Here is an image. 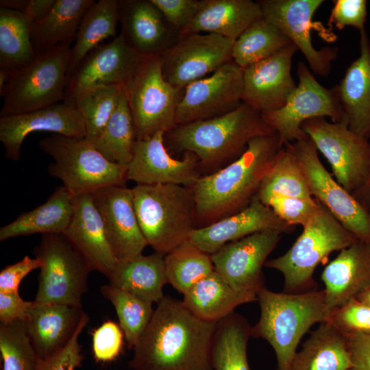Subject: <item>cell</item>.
<instances>
[{
    "mask_svg": "<svg viewBox=\"0 0 370 370\" xmlns=\"http://www.w3.org/2000/svg\"><path fill=\"white\" fill-rule=\"evenodd\" d=\"M121 34L143 57L160 56L178 42L181 34L172 27L151 0H119Z\"/></svg>",
    "mask_w": 370,
    "mask_h": 370,
    "instance_id": "23",
    "label": "cell"
},
{
    "mask_svg": "<svg viewBox=\"0 0 370 370\" xmlns=\"http://www.w3.org/2000/svg\"><path fill=\"white\" fill-rule=\"evenodd\" d=\"M356 299L370 306V286L360 293Z\"/></svg>",
    "mask_w": 370,
    "mask_h": 370,
    "instance_id": "57",
    "label": "cell"
},
{
    "mask_svg": "<svg viewBox=\"0 0 370 370\" xmlns=\"http://www.w3.org/2000/svg\"><path fill=\"white\" fill-rule=\"evenodd\" d=\"M297 69L298 84L285 104L280 109L261 112L264 121L284 144L307 136L301 128L306 120L329 117L336 123L344 116L336 85L329 89L323 86L303 62H298Z\"/></svg>",
    "mask_w": 370,
    "mask_h": 370,
    "instance_id": "12",
    "label": "cell"
},
{
    "mask_svg": "<svg viewBox=\"0 0 370 370\" xmlns=\"http://www.w3.org/2000/svg\"><path fill=\"white\" fill-rule=\"evenodd\" d=\"M328 25H334L339 30L352 27L359 32L365 29L367 16L366 0H334Z\"/></svg>",
    "mask_w": 370,
    "mask_h": 370,
    "instance_id": "49",
    "label": "cell"
},
{
    "mask_svg": "<svg viewBox=\"0 0 370 370\" xmlns=\"http://www.w3.org/2000/svg\"><path fill=\"white\" fill-rule=\"evenodd\" d=\"M328 321L345 335H369L370 306L354 298L332 310Z\"/></svg>",
    "mask_w": 370,
    "mask_h": 370,
    "instance_id": "45",
    "label": "cell"
},
{
    "mask_svg": "<svg viewBox=\"0 0 370 370\" xmlns=\"http://www.w3.org/2000/svg\"><path fill=\"white\" fill-rule=\"evenodd\" d=\"M347 335L328 321L319 324L297 352L290 370H351Z\"/></svg>",
    "mask_w": 370,
    "mask_h": 370,
    "instance_id": "31",
    "label": "cell"
},
{
    "mask_svg": "<svg viewBox=\"0 0 370 370\" xmlns=\"http://www.w3.org/2000/svg\"><path fill=\"white\" fill-rule=\"evenodd\" d=\"M291 42L280 29L262 17L254 22L234 41L232 60L244 69L272 56Z\"/></svg>",
    "mask_w": 370,
    "mask_h": 370,
    "instance_id": "40",
    "label": "cell"
},
{
    "mask_svg": "<svg viewBox=\"0 0 370 370\" xmlns=\"http://www.w3.org/2000/svg\"><path fill=\"white\" fill-rule=\"evenodd\" d=\"M45 131L71 138H85L83 118L77 108L64 102L36 110L0 117V141L5 157L18 161L21 148L29 134Z\"/></svg>",
    "mask_w": 370,
    "mask_h": 370,
    "instance_id": "21",
    "label": "cell"
},
{
    "mask_svg": "<svg viewBox=\"0 0 370 370\" xmlns=\"http://www.w3.org/2000/svg\"><path fill=\"white\" fill-rule=\"evenodd\" d=\"M352 195L370 217V174L365 183Z\"/></svg>",
    "mask_w": 370,
    "mask_h": 370,
    "instance_id": "55",
    "label": "cell"
},
{
    "mask_svg": "<svg viewBox=\"0 0 370 370\" xmlns=\"http://www.w3.org/2000/svg\"><path fill=\"white\" fill-rule=\"evenodd\" d=\"M352 361L351 370H370V334L347 335Z\"/></svg>",
    "mask_w": 370,
    "mask_h": 370,
    "instance_id": "53",
    "label": "cell"
},
{
    "mask_svg": "<svg viewBox=\"0 0 370 370\" xmlns=\"http://www.w3.org/2000/svg\"><path fill=\"white\" fill-rule=\"evenodd\" d=\"M69 43L37 54L29 64L10 73L0 92V117L25 113L64 101L71 60Z\"/></svg>",
    "mask_w": 370,
    "mask_h": 370,
    "instance_id": "7",
    "label": "cell"
},
{
    "mask_svg": "<svg viewBox=\"0 0 370 370\" xmlns=\"http://www.w3.org/2000/svg\"><path fill=\"white\" fill-rule=\"evenodd\" d=\"M261 18L262 14L258 1L201 0L197 14L181 35L205 32L236 40Z\"/></svg>",
    "mask_w": 370,
    "mask_h": 370,
    "instance_id": "29",
    "label": "cell"
},
{
    "mask_svg": "<svg viewBox=\"0 0 370 370\" xmlns=\"http://www.w3.org/2000/svg\"><path fill=\"white\" fill-rule=\"evenodd\" d=\"M301 130L330 164L336 182L352 193L370 174V142L351 131L344 116L340 122L325 117L305 121Z\"/></svg>",
    "mask_w": 370,
    "mask_h": 370,
    "instance_id": "11",
    "label": "cell"
},
{
    "mask_svg": "<svg viewBox=\"0 0 370 370\" xmlns=\"http://www.w3.org/2000/svg\"><path fill=\"white\" fill-rule=\"evenodd\" d=\"M164 256L154 252L118 261L107 277L109 284L158 304L164 297L163 287L168 283Z\"/></svg>",
    "mask_w": 370,
    "mask_h": 370,
    "instance_id": "32",
    "label": "cell"
},
{
    "mask_svg": "<svg viewBox=\"0 0 370 370\" xmlns=\"http://www.w3.org/2000/svg\"><path fill=\"white\" fill-rule=\"evenodd\" d=\"M182 302L197 318L217 323L234 312L240 305L252 301L233 290L214 271L183 294Z\"/></svg>",
    "mask_w": 370,
    "mask_h": 370,
    "instance_id": "33",
    "label": "cell"
},
{
    "mask_svg": "<svg viewBox=\"0 0 370 370\" xmlns=\"http://www.w3.org/2000/svg\"><path fill=\"white\" fill-rule=\"evenodd\" d=\"M92 352L98 362H109L117 358L123 350L125 337L119 324L105 321L92 333Z\"/></svg>",
    "mask_w": 370,
    "mask_h": 370,
    "instance_id": "47",
    "label": "cell"
},
{
    "mask_svg": "<svg viewBox=\"0 0 370 370\" xmlns=\"http://www.w3.org/2000/svg\"><path fill=\"white\" fill-rule=\"evenodd\" d=\"M100 291L114 306L127 345L133 348L151 320L153 304L110 284L103 285Z\"/></svg>",
    "mask_w": 370,
    "mask_h": 370,
    "instance_id": "42",
    "label": "cell"
},
{
    "mask_svg": "<svg viewBox=\"0 0 370 370\" xmlns=\"http://www.w3.org/2000/svg\"><path fill=\"white\" fill-rule=\"evenodd\" d=\"M86 314L82 307L34 301L26 323L38 358H48L66 347Z\"/></svg>",
    "mask_w": 370,
    "mask_h": 370,
    "instance_id": "26",
    "label": "cell"
},
{
    "mask_svg": "<svg viewBox=\"0 0 370 370\" xmlns=\"http://www.w3.org/2000/svg\"><path fill=\"white\" fill-rule=\"evenodd\" d=\"M298 51L293 42L243 69L242 102L260 112L282 108L296 87L292 60Z\"/></svg>",
    "mask_w": 370,
    "mask_h": 370,
    "instance_id": "20",
    "label": "cell"
},
{
    "mask_svg": "<svg viewBox=\"0 0 370 370\" xmlns=\"http://www.w3.org/2000/svg\"><path fill=\"white\" fill-rule=\"evenodd\" d=\"M262 17L276 25L304 56L313 73L326 77L336 60L337 47L312 45V28L317 27L312 18L323 0H259Z\"/></svg>",
    "mask_w": 370,
    "mask_h": 370,
    "instance_id": "18",
    "label": "cell"
},
{
    "mask_svg": "<svg viewBox=\"0 0 370 370\" xmlns=\"http://www.w3.org/2000/svg\"><path fill=\"white\" fill-rule=\"evenodd\" d=\"M73 211L74 195L63 186H58L44 204L1 227L0 241L34 234H64Z\"/></svg>",
    "mask_w": 370,
    "mask_h": 370,
    "instance_id": "30",
    "label": "cell"
},
{
    "mask_svg": "<svg viewBox=\"0 0 370 370\" xmlns=\"http://www.w3.org/2000/svg\"><path fill=\"white\" fill-rule=\"evenodd\" d=\"M234 41L214 34L181 35L177 42L160 56L164 79L184 89L232 60Z\"/></svg>",
    "mask_w": 370,
    "mask_h": 370,
    "instance_id": "15",
    "label": "cell"
},
{
    "mask_svg": "<svg viewBox=\"0 0 370 370\" xmlns=\"http://www.w3.org/2000/svg\"><path fill=\"white\" fill-rule=\"evenodd\" d=\"M42 260L25 256L20 261L6 266L0 272V292H18L21 281L32 271L40 269Z\"/></svg>",
    "mask_w": 370,
    "mask_h": 370,
    "instance_id": "51",
    "label": "cell"
},
{
    "mask_svg": "<svg viewBox=\"0 0 370 370\" xmlns=\"http://www.w3.org/2000/svg\"><path fill=\"white\" fill-rule=\"evenodd\" d=\"M251 326L233 312L217 323L212 347L213 370H250L247 348Z\"/></svg>",
    "mask_w": 370,
    "mask_h": 370,
    "instance_id": "35",
    "label": "cell"
},
{
    "mask_svg": "<svg viewBox=\"0 0 370 370\" xmlns=\"http://www.w3.org/2000/svg\"><path fill=\"white\" fill-rule=\"evenodd\" d=\"M256 197L267 206L276 197L313 198L304 171L288 143L262 180Z\"/></svg>",
    "mask_w": 370,
    "mask_h": 370,
    "instance_id": "37",
    "label": "cell"
},
{
    "mask_svg": "<svg viewBox=\"0 0 370 370\" xmlns=\"http://www.w3.org/2000/svg\"><path fill=\"white\" fill-rule=\"evenodd\" d=\"M257 301L260 316L251 327V336L266 340L273 347L277 360L275 370H290L302 336L314 324L329 319L324 290L292 294L264 287Z\"/></svg>",
    "mask_w": 370,
    "mask_h": 370,
    "instance_id": "3",
    "label": "cell"
},
{
    "mask_svg": "<svg viewBox=\"0 0 370 370\" xmlns=\"http://www.w3.org/2000/svg\"><path fill=\"white\" fill-rule=\"evenodd\" d=\"M10 73L5 69H0V92L7 83Z\"/></svg>",
    "mask_w": 370,
    "mask_h": 370,
    "instance_id": "58",
    "label": "cell"
},
{
    "mask_svg": "<svg viewBox=\"0 0 370 370\" xmlns=\"http://www.w3.org/2000/svg\"><path fill=\"white\" fill-rule=\"evenodd\" d=\"M168 23L182 34L197 14L201 0H151Z\"/></svg>",
    "mask_w": 370,
    "mask_h": 370,
    "instance_id": "50",
    "label": "cell"
},
{
    "mask_svg": "<svg viewBox=\"0 0 370 370\" xmlns=\"http://www.w3.org/2000/svg\"><path fill=\"white\" fill-rule=\"evenodd\" d=\"M299 160L312 197L324 206L357 240L370 241V217L321 163L311 139L288 143Z\"/></svg>",
    "mask_w": 370,
    "mask_h": 370,
    "instance_id": "13",
    "label": "cell"
},
{
    "mask_svg": "<svg viewBox=\"0 0 370 370\" xmlns=\"http://www.w3.org/2000/svg\"><path fill=\"white\" fill-rule=\"evenodd\" d=\"M243 69L231 60L184 88L176 112V126L234 110L243 103Z\"/></svg>",
    "mask_w": 370,
    "mask_h": 370,
    "instance_id": "16",
    "label": "cell"
},
{
    "mask_svg": "<svg viewBox=\"0 0 370 370\" xmlns=\"http://www.w3.org/2000/svg\"><path fill=\"white\" fill-rule=\"evenodd\" d=\"M123 91V86L119 85L99 86L85 90L74 99L72 105L83 118L85 139L88 141L93 142L101 134L119 104Z\"/></svg>",
    "mask_w": 370,
    "mask_h": 370,
    "instance_id": "43",
    "label": "cell"
},
{
    "mask_svg": "<svg viewBox=\"0 0 370 370\" xmlns=\"http://www.w3.org/2000/svg\"><path fill=\"white\" fill-rule=\"evenodd\" d=\"M119 22L117 0H99L88 8L82 19L75 43L71 50L69 75L101 41L116 37Z\"/></svg>",
    "mask_w": 370,
    "mask_h": 370,
    "instance_id": "36",
    "label": "cell"
},
{
    "mask_svg": "<svg viewBox=\"0 0 370 370\" xmlns=\"http://www.w3.org/2000/svg\"><path fill=\"white\" fill-rule=\"evenodd\" d=\"M132 189L141 232L156 253L165 256L188 241L197 228L192 188L163 184H136Z\"/></svg>",
    "mask_w": 370,
    "mask_h": 370,
    "instance_id": "5",
    "label": "cell"
},
{
    "mask_svg": "<svg viewBox=\"0 0 370 370\" xmlns=\"http://www.w3.org/2000/svg\"><path fill=\"white\" fill-rule=\"evenodd\" d=\"M284 145L275 132L256 136L236 160L214 173L201 176L192 187L200 227L247 207L257 195Z\"/></svg>",
    "mask_w": 370,
    "mask_h": 370,
    "instance_id": "2",
    "label": "cell"
},
{
    "mask_svg": "<svg viewBox=\"0 0 370 370\" xmlns=\"http://www.w3.org/2000/svg\"><path fill=\"white\" fill-rule=\"evenodd\" d=\"M42 262L34 301L82 307L91 271L64 234H42L34 251Z\"/></svg>",
    "mask_w": 370,
    "mask_h": 370,
    "instance_id": "10",
    "label": "cell"
},
{
    "mask_svg": "<svg viewBox=\"0 0 370 370\" xmlns=\"http://www.w3.org/2000/svg\"><path fill=\"white\" fill-rule=\"evenodd\" d=\"M3 370H35L38 358L27 334L26 320L0 324Z\"/></svg>",
    "mask_w": 370,
    "mask_h": 370,
    "instance_id": "44",
    "label": "cell"
},
{
    "mask_svg": "<svg viewBox=\"0 0 370 370\" xmlns=\"http://www.w3.org/2000/svg\"><path fill=\"white\" fill-rule=\"evenodd\" d=\"M64 234L91 271H97L107 278L114 269L118 261L92 193L74 196L73 214Z\"/></svg>",
    "mask_w": 370,
    "mask_h": 370,
    "instance_id": "25",
    "label": "cell"
},
{
    "mask_svg": "<svg viewBox=\"0 0 370 370\" xmlns=\"http://www.w3.org/2000/svg\"><path fill=\"white\" fill-rule=\"evenodd\" d=\"M168 283L184 294L214 271L211 256L189 241L164 256Z\"/></svg>",
    "mask_w": 370,
    "mask_h": 370,
    "instance_id": "41",
    "label": "cell"
},
{
    "mask_svg": "<svg viewBox=\"0 0 370 370\" xmlns=\"http://www.w3.org/2000/svg\"><path fill=\"white\" fill-rule=\"evenodd\" d=\"M32 23L22 12L0 7V69L12 73L35 58Z\"/></svg>",
    "mask_w": 370,
    "mask_h": 370,
    "instance_id": "38",
    "label": "cell"
},
{
    "mask_svg": "<svg viewBox=\"0 0 370 370\" xmlns=\"http://www.w3.org/2000/svg\"><path fill=\"white\" fill-rule=\"evenodd\" d=\"M133 117L136 140L176 127V112L184 90L166 82L160 56L144 57L123 86Z\"/></svg>",
    "mask_w": 370,
    "mask_h": 370,
    "instance_id": "9",
    "label": "cell"
},
{
    "mask_svg": "<svg viewBox=\"0 0 370 370\" xmlns=\"http://www.w3.org/2000/svg\"><path fill=\"white\" fill-rule=\"evenodd\" d=\"M33 304L23 300L18 292H0V324L26 320Z\"/></svg>",
    "mask_w": 370,
    "mask_h": 370,
    "instance_id": "52",
    "label": "cell"
},
{
    "mask_svg": "<svg viewBox=\"0 0 370 370\" xmlns=\"http://www.w3.org/2000/svg\"><path fill=\"white\" fill-rule=\"evenodd\" d=\"M312 219L291 247L283 255L267 260L264 266L281 272L286 293L317 289L313 273L317 266L334 251H341L357 239L319 201Z\"/></svg>",
    "mask_w": 370,
    "mask_h": 370,
    "instance_id": "6",
    "label": "cell"
},
{
    "mask_svg": "<svg viewBox=\"0 0 370 370\" xmlns=\"http://www.w3.org/2000/svg\"><path fill=\"white\" fill-rule=\"evenodd\" d=\"M292 226L280 219L256 196L242 210L191 233L188 241L212 255L225 245L264 231L288 232Z\"/></svg>",
    "mask_w": 370,
    "mask_h": 370,
    "instance_id": "24",
    "label": "cell"
},
{
    "mask_svg": "<svg viewBox=\"0 0 370 370\" xmlns=\"http://www.w3.org/2000/svg\"><path fill=\"white\" fill-rule=\"evenodd\" d=\"M128 362L132 370H213L217 323L192 314L182 301L164 295Z\"/></svg>",
    "mask_w": 370,
    "mask_h": 370,
    "instance_id": "1",
    "label": "cell"
},
{
    "mask_svg": "<svg viewBox=\"0 0 370 370\" xmlns=\"http://www.w3.org/2000/svg\"><path fill=\"white\" fill-rule=\"evenodd\" d=\"M117 261L141 254L148 245L136 214L132 188L110 186L92 193Z\"/></svg>",
    "mask_w": 370,
    "mask_h": 370,
    "instance_id": "22",
    "label": "cell"
},
{
    "mask_svg": "<svg viewBox=\"0 0 370 370\" xmlns=\"http://www.w3.org/2000/svg\"><path fill=\"white\" fill-rule=\"evenodd\" d=\"M29 0H1L0 7L24 13Z\"/></svg>",
    "mask_w": 370,
    "mask_h": 370,
    "instance_id": "56",
    "label": "cell"
},
{
    "mask_svg": "<svg viewBox=\"0 0 370 370\" xmlns=\"http://www.w3.org/2000/svg\"><path fill=\"white\" fill-rule=\"evenodd\" d=\"M273 132L261 112L242 103L227 114L177 125L168 133L175 149L194 153L200 167H211L234 161L252 138Z\"/></svg>",
    "mask_w": 370,
    "mask_h": 370,
    "instance_id": "4",
    "label": "cell"
},
{
    "mask_svg": "<svg viewBox=\"0 0 370 370\" xmlns=\"http://www.w3.org/2000/svg\"><path fill=\"white\" fill-rule=\"evenodd\" d=\"M88 321L89 317L86 314L66 347L51 356L38 359L35 370H76L79 367L84 357L78 338Z\"/></svg>",
    "mask_w": 370,
    "mask_h": 370,
    "instance_id": "48",
    "label": "cell"
},
{
    "mask_svg": "<svg viewBox=\"0 0 370 370\" xmlns=\"http://www.w3.org/2000/svg\"><path fill=\"white\" fill-rule=\"evenodd\" d=\"M282 234L260 232L225 245L210 255L214 271L236 292L257 301L258 294L265 287L262 267Z\"/></svg>",
    "mask_w": 370,
    "mask_h": 370,
    "instance_id": "14",
    "label": "cell"
},
{
    "mask_svg": "<svg viewBox=\"0 0 370 370\" xmlns=\"http://www.w3.org/2000/svg\"><path fill=\"white\" fill-rule=\"evenodd\" d=\"M325 302L331 312L370 286V254L365 242L356 240L340 251L323 269Z\"/></svg>",
    "mask_w": 370,
    "mask_h": 370,
    "instance_id": "27",
    "label": "cell"
},
{
    "mask_svg": "<svg viewBox=\"0 0 370 370\" xmlns=\"http://www.w3.org/2000/svg\"><path fill=\"white\" fill-rule=\"evenodd\" d=\"M136 141L133 117L125 91L93 146L108 160L124 166L130 162Z\"/></svg>",
    "mask_w": 370,
    "mask_h": 370,
    "instance_id": "39",
    "label": "cell"
},
{
    "mask_svg": "<svg viewBox=\"0 0 370 370\" xmlns=\"http://www.w3.org/2000/svg\"><path fill=\"white\" fill-rule=\"evenodd\" d=\"M56 0H29L25 14L33 23L43 19L50 12Z\"/></svg>",
    "mask_w": 370,
    "mask_h": 370,
    "instance_id": "54",
    "label": "cell"
},
{
    "mask_svg": "<svg viewBox=\"0 0 370 370\" xmlns=\"http://www.w3.org/2000/svg\"><path fill=\"white\" fill-rule=\"evenodd\" d=\"M94 0H56L47 15L32 23L31 40L37 54L59 45L71 44L88 8Z\"/></svg>",
    "mask_w": 370,
    "mask_h": 370,
    "instance_id": "34",
    "label": "cell"
},
{
    "mask_svg": "<svg viewBox=\"0 0 370 370\" xmlns=\"http://www.w3.org/2000/svg\"><path fill=\"white\" fill-rule=\"evenodd\" d=\"M367 247H368L369 251V254H370V241L367 243Z\"/></svg>",
    "mask_w": 370,
    "mask_h": 370,
    "instance_id": "59",
    "label": "cell"
},
{
    "mask_svg": "<svg viewBox=\"0 0 370 370\" xmlns=\"http://www.w3.org/2000/svg\"><path fill=\"white\" fill-rule=\"evenodd\" d=\"M164 132L136 140L127 165V180L136 184H173L192 188L201 177L199 160L186 152L181 160L169 155L164 145Z\"/></svg>",
    "mask_w": 370,
    "mask_h": 370,
    "instance_id": "19",
    "label": "cell"
},
{
    "mask_svg": "<svg viewBox=\"0 0 370 370\" xmlns=\"http://www.w3.org/2000/svg\"><path fill=\"white\" fill-rule=\"evenodd\" d=\"M359 48V56L347 67L336 88L349 130L369 139L370 40L365 28L360 31Z\"/></svg>",
    "mask_w": 370,
    "mask_h": 370,
    "instance_id": "28",
    "label": "cell"
},
{
    "mask_svg": "<svg viewBox=\"0 0 370 370\" xmlns=\"http://www.w3.org/2000/svg\"><path fill=\"white\" fill-rule=\"evenodd\" d=\"M143 58L120 34L91 51L69 75L63 102L72 104L79 94L96 87L125 86Z\"/></svg>",
    "mask_w": 370,
    "mask_h": 370,
    "instance_id": "17",
    "label": "cell"
},
{
    "mask_svg": "<svg viewBox=\"0 0 370 370\" xmlns=\"http://www.w3.org/2000/svg\"><path fill=\"white\" fill-rule=\"evenodd\" d=\"M38 146L53 159L48 166L49 174L74 196L125 186L127 181V166L108 160L85 138L53 134L41 139Z\"/></svg>",
    "mask_w": 370,
    "mask_h": 370,
    "instance_id": "8",
    "label": "cell"
},
{
    "mask_svg": "<svg viewBox=\"0 0 370 370\" xmlns=\"http://www.w3.org/2000/svg\"><path fill=\"white\" fill-rule=\"evenodd\" d=\"M267 206L289 225L304 227L317 212L318 202L314 198L276 197L269 201Z\"/></svg>",
    "mask_w": 370,
    "mask_h": 370,
    "instance_id": "46",
    "label": "cell"
}]
</instances>
